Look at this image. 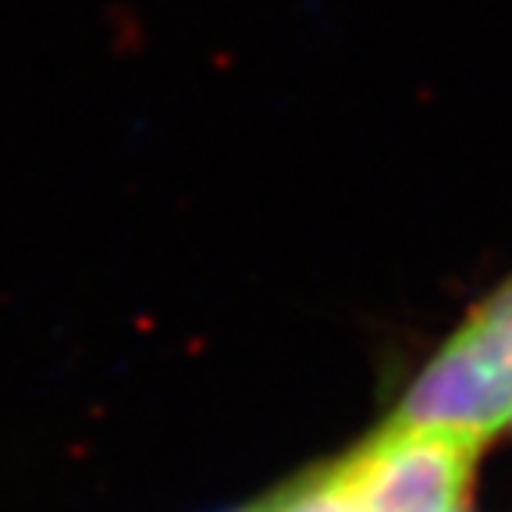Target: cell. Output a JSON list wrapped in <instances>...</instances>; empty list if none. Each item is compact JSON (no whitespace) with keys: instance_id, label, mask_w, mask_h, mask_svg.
Masks as SVG:
<instances>
[{"instance_id":"obj_4","label":"cell","mask_w":512,"mask_h":512,"mask_svg":"<svg viewBox=\"0 0 512 512\" xmlns=\"http://www.w3.org/2000/svg\"><path fill=\"white\" fill-rule=\"evenodd\" d=\"M456 512H466V505H463V509H456Z\"/></svg>"},{"instance_id":"obj_1","label":"cell","mask_w":512,"mask_h":512,"mask_svg":"<svg viewBox=\"0 0 512 512\" xmlns=\"http://www.w3.org/2000/svg\"><path fill=\"white\" fill-rule=\"evenodd\" d=\"M392 420L466 434L484 445L512 424V278L445 338Z\"/></svg>"},{"instance_id":"obj_2","label":"cell","mask_w":512,"mask_h":512,"mask_svg":"<svg viewBox=\"0 0 512 512\" xmlns=\"http://www.w3.org/2000/svg\"><path fill=\"white\" fill-rule=\"evenodd\" d=\"M484 441L388 420L331 459L352 512H456L470 495Z\"/></svg>"},{"instance_id":"obj_3","label":"cell","mask_w":512,"mask_h":512,"mask_svg":"<svg viewBox=\"0 0 512 512\" xmlns=\"http://www.w3.org/2000/svg\"><path fill=\"white\" fill-rule=\"evenodd\" d=\"M274 502H278V488L253 498V502H246V505H232V509H221V512H274Z\"/></svg>"},{"instance_id":"obj_5","label":"cell","mask_w":512,"mask_h":512,"mask_svg":"<svg viewBox=\"0 0 512 512\" xmlns=\"http://www.w3.org/2000/svg\"><path fill=\"white\" fill-rule=\"evenodd\" d=\"M509 427H512V424H509Z\"/></svg>"}]
</instances>
